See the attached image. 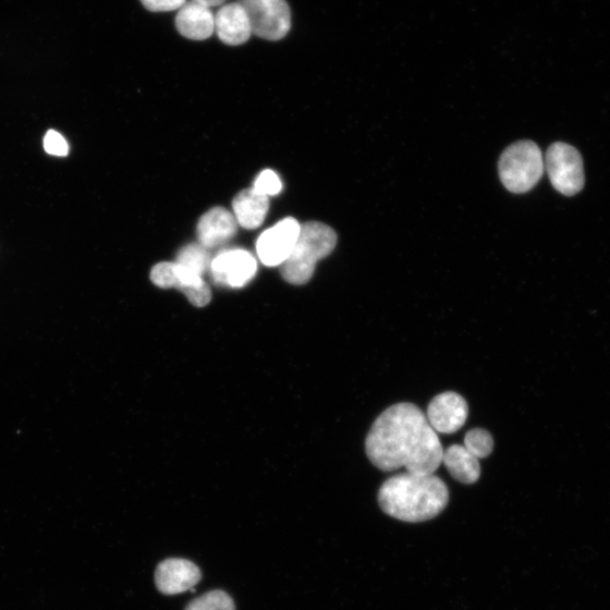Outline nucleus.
Instances as JSON below:
<instances>
[{
    "mask_svg": "<svg viewBox=\"0 0 610 610\" xmlns=\"http://www.w3.org/2000/svg\"><path fill=\"white\" fill-rule=\"evenodd\" d=\"M211 277L216 283L231 288L248 284L257 271L253 255L244 251H229L220 254L210 264Z\"/></svg>",
    "mask_w": 610,
    "mask_h": 610,
    "instance_id": "10",
    "label": "nucleus"
},
{
    "mask_svg": "<svg viewBox=\"0 0 610 610\" xmlns=\"http://www.w3.org/2000/svg\"><path fill=\"white\" fill-rule=\"evenodd\" d=\"M175 263L185 267L200 278L211 264L208 249L203 247L200 243H192L188 244V246L183 247L178 253Z\"/></svg>",
    "mask_w": 610,
    "mask_h": 610,
    "instance_id": "17",
    "label": "nucleus"
},
{
    "mask_svg": "<svg viewBox=\"0 0 610 610\" xmlns=\"http://www.w3.org/2000/svg\"><path fill=\"white\" fill-rule=\"evenodd\" d=\"M379 505L388 515L405 523H423L438 516L449 503L444 481L434 475L402 473L380 487Z\"/></svg>",
    "mask_w": 610,
    "mask_h": 610,
    "instance_id": "2",
    "label": "nucleus"
},
{
    "mask_svg": "<svg viewBox=\"0 0 610 610\" xmlns=\"http://www.w3.org/2000/svg\"><path fill=\"white\" fill-rule=\"evenodd\" d=\"M477 460L486 457L493 452L495 441L490 432L474 429L465 437L464 446Z\"/></svg>",
    "mask_w": 610,
    "mask_h": 610,
    "instance_id": "19",
    "label": "nucleus"
},
{
    "mask_svg": "<svg viewBox=\"0 0 610 610\" xmlns=\"http://www.w3.org/2000/svg\"><path fill=\"white\" fill-rule=\"evenodd\" d=\"M300 231L301 224L292 218L265 231L257 242L261 263L269 267L282 265L293 252Z\"/></svg>",
    "mask_w": 610,
    "mask_h": 610,
    "instance_id": "8",
    "label": "nucleus"
},
{
    "mask_svg": "<svg viewBox=\"0 0 610 610\" xmlns=\"http://www.w3.org/2000/svg\"><path fill=\"white\" fill-rule=\"evenodd\" d=\"M246 11L253 34L268 41H280L291 29V10L286 0H239Z\"/></svg>",
    "mask_w": 610,
    "mask_h": 610,
    "instance_id": "6",
    "label": "nucleus"
},
{
    "mask_svg": "<svg viewBox=\"0 0 610 610\" xmlns=\"http://www.w3.org/2000/svg\"><path fill=\"white\" fill-rule=\"evenodd\" d=\"M468 417V405L464 396L444 392L427 407L426 418L436 432L452 435L460 431Z\"/></svg>",
    "mask_w": 610,
    "mask_h": 610,
    "instance_id": "9",
    "label": "nucleus"
},
{
    "mask_svg": "<svg viewBox=\"0 0 610 610\" xmlns=\"http://www.w3.org/2000/svg\"><path fill=\"white\" fill-rule=\"evenodd\" d=\"M175 26L182 37L203 41L216 33V16L209 8L192 0L179 10Z\"/></svg>",
    "mask_w": 610,
    "mask_h": 610,
    "instance_id": "13",
    "label": "nucleus"
},
{
    "mask_svg": "<svg viewBox=\"0 0 610 610\" xmlns=\"http://www.w3.org/2000/svg\"><path fill=\"white\" fill-rule=\"evenodd\" d=\"M216 33L225 45L246 44L253 35L246 11L239 3L223 7L216 15Z\"/></svg>",
    "mask_w": 610,
    "mask_h": 610,
    "instance_id": "14",
    "label": "nucleus"
},
{
    "mask_svg": "<svg viewBox=\"0 0 610 610\" xmlns=\"http://www.w3.org/2000/svg\"><path fill=\"white\" fill-rule=\"evenodd\" d=\"M269 209V198L260 195L254 188L241 192L233 200L234 217L242 228L258 229L266 219Z\"/></svg>",
    "mask_w": 610,
    "mask_h": 610,
    "instance_id": "15",
    "label": "nucleus"
},
{
    "mask_svg": "<svg viewBox=\"0 0 610 610\" xmlns=\"http://www.w3.org/2000/svg\"><path fill=\"white\" fill-rule=\"evenodd\" d=\"M236 231L237 222L233 213L223 207H213L199 220L197 236L203 247L211 249L230 241Z\"/></svg>",
    "mask_w": 610,
    "mask_h": 610,
    "instance_id": "12",
    "label": "nucleus"
},
{
    "mask_svg": "<svg viewBox=\"0 0 610 610\" xmlns=\"http://www.w3.org/2000/svg\"><path fill=\"white\" fill-rule=\"evenodd\" d=\"M44 146L48 155L65 158L70 152V145L63 135L56 131H48L44 139Z\"/></svg>",
    "mask_w": 610,
    "mask_h": 610,
    "instance_id": "21",
    "label": "nucleus"
},
{
    "mask_svg": "<svg viewBox=\"0 0 610 610\" xmlns=\"http://www.w3.org/2000/svg\"><path fill=\"white\" fill-rule=\"evenodd\" d=\"M202 572L196 564L183 559H168L156 571V585L163 595L172 596L192 590L199 584Z\"/></svg>",
    "mask_w": 610,
    "mask_h": 610,
    "instance_id": "11",
    "label": "nucleus"
},
{
    "mask_svg": "<svg viewBox=\"0 0 610 610\" xmlns=\"http://www.w3.org/2000/svg\"><path fill=\"white\" fill-rule=\"evenodd\" d=\"M143 7L149 12H171L180 10L187 0H141Z\"/></svg>",
    "mask_w": 610,
    "mask_h": 610,
    "instance_id": "22",
    "label": "nucleus"
},
{
    "mask_svg": "<svg viewBox=\"0 0 610 610\" xmlns=\"http://www.w3.org/2000/svg\"><path fill=\"white\" fill-rule=\"evenodd\" d=\"M544 169L541 150L532 141L512 144L503 151L499 162L503 186L513 194L530 192L541 179Z\"/></svg>",
    "mask_w": 610,
    "mask_h": 610,
    "instance_id": "4",
    "label": "nucleus"
},
{
    "mask_svg": "<svg viewBox=\"0 0 610 610\" xmlns=\"http://www.w3.org/2000/svg\"><path fill=\"white\" fill-rule=\"evenodd\" d=\"M194 2H197L207 8H213V7L223 5L227 2V0H194Z\"/></svg>",
    "mask_w": 610,
    "mask_h": 610,
    "instance_id": "23",
    "label": "nucleus"
},
{
    "mask_svg": "<svg viewBox=\"0 0 610 610\" xmlns=\"http://www.w3.org/2000/svg\"><path fill=\"white\" fill-rule=\"evenodd\" d=\"M254 191L264 196H277L282 192L283 185L280 176L271 170L263 171L254 183Z\"/></svg>",
    "mask_w": 610,
    "mask_h": 610,
    "instance_id": "20",
    "label": "nucleus"
},
{
    "mask_svg": "<svg viewBox=\"0 0 610 610\" xmlns=\"http://www.w3.org/2000/svg\"><path fill=\"white\" fill-rule=\"evenodd\" d=\"M186 610H235V605L225 591L213 590L193 600Z\"/></svg>",
    "mask_w": 610,
    "mask_h": 610,
    "instance_id": "18",
    "label": "nucleus"
},
{
    "mask_svg": "<svg viewBox=\"0 0 610 610\" xmlns=\"http://www.w3.org/2000/svg\"><path fill=\"white\" fill-rule=\"evenodd\" d=\"M442 463L450 475L463 484H474L480 477L479 460L464 446L449 447L443 451Z\"/></svg>",
    "mask_w": 610,
    "mask_h": 610,
    "instance_id": "16",
    "label": "nucleus"
},
{
    "mask_svg": "<svg viewBox=\"0 0 610 610\" xmlns=\"http://www.w3.org/2000/svg\"><path fill=\"white\" fill-rule=\"evenodd\" d=\"M370 462L382 472L406 468L415 475H434L442 464L443 448L424 413L410 403L386 410L365 441Z\"/></svg>",
    "mask_w": 610,
    "mask_h": 610,
    "instance_id": "1",
    "label": "nucleus"
},
{
    "mask_svg": "<svg viewBox=\"0 0 610 610\" xmlns=\"http://www.w3.org/2000/svg\"><path fill=\"white\" fill-rule=\"evenodd\" d=\"M544 164L552 186L562 195L574 196L584 190V161L573 146L561 142L549 146Z\"/></svg>",
    "mask_w": 610,
    "mask_h": 610,
    "instance_id": "5",
    "label": "nucleus"
},
{
    "mask_svg": "<svg viewBox=\"0 0 610 610\" xmlns=\"http://www.w3.org/2000/svg\"><path fill=\"white\" fill-rule=\"evenodd\" d=\"M338 244V234L320 222L301 225L295 247L281 265L283 279L293 285L308 283L314 277L316 265L328 257Z\"/></svg>",
    "mask_w": 610,
    "mask_h": 610,
    "instance_id": "3",
    "label": "nucleus"
},
{
    "mask_svg": "<svg viewBox=\"0 0 610 610\" xmlns=\"http://www.w3.org/2000/svg\"><path fill=\"white\" fill-rule=\"evenodd\" d=\"M150 280L161 289H178L195 307L203 308L211 300L209 286L194 272L176 263H161L152 267Z\"/></svg>",
    "mask_w": 610,
    "mask_h": 610,
    "instance_id": "7",
    "label": "nucleus"
}]
</instances>
